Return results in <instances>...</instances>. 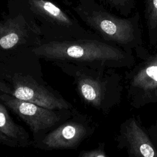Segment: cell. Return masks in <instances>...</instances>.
Returning a JSON list of instances; mask_svg holds the SVG:
<instances>
[{
	"instance_id": "obj_8",
	"label": "cell",
	"mask_w": 157,
	"mask_h": 157,
	"mask_svg": "<svg viewBox=\"0 0 157 157\" xmlns=\"http://www.w3.org/2000/svg\"><path fill=\"white\" fill-rule=\"evenodd\" d=\"M0 132L13 144L15 147H27L31 143L28 133L22 126L13 120L6 105L1 101Z\"/></svg>"
},
{
	"instance_id": "obj_4",
	"label": "cell",
	"mask_w": 157,
	"mask_h": 157,
	"mask_svg": "<svg viewBox=\"0 0 157 157\" xmlns=\"http://www.w3.org/2000/svg\"><path fill=\"white\" fill-rule=\"evenodd\" d=\"M0 101L20 118L34 136L50 129L66 115L61 112L66 110L50 109L7 94H0Z\"/></svg>"
},
{
	"instance_id": "obj_5",
	"label": "cell",
	"mask_w": 157,
	"mask_h": 157,
	"mask_svg": "<svg viewBox=\"0 0 157 157\" xmlns=\"http://www.w3.org/2000/svg\"><path fill=\"white\" fill-rule=\"evenodd\" d=\"M89 131L86 124L78 120H70L48 132L37 145L45 150L75 149Z\"/></svg>"
},
{
	"instance_id": "obj_9",
	"label": "cell",
	"mask_w": 157,
	"mask_h": 157,
	"mask_svg": "<svg viewBox=\"0 0 157 157\" xmlns=\"http://www.w3.org/2000/svg\"><path fill=\"white\" fill-rule=\"evenodd\" d=\"M144 18L151 48L157 45V0H144Z\"/></svg>"
},
{
	"instance_id": "obj_13",
	"label": "cell",
	"mask_w": 157,
	"mask_h": 157,
	"mask_svg": "<svg viewBox=\"0 0 157 157\" xmlns=\"http://www.w3.org/2000/svg\"><path fill=\"white\" fill-rule=\"evenodd\" d=\"M79 157H106V156L102 150H93L83 151Z\"/></svg>"
},
{
	"instance_id": "obj_3",
	"label": "cell",
	"mask_w": 157,
	"mask_h": 157,
	"mask_svg": "<svg viewBox=\"0 0 157 157\" xmlns=\"http://www.w3.org/2000/svg\"><path fill=\"white\" fill-rule=\"evenodd\" d=\"M0 94L36 104L53 110H71L72 105L56 91L47 85L42 75L37 73L0 71Z\"/></svg>"
},
{
	"instance_id": "obj_12",
	"label": "cell",
	"mask_w": 157,
	"mask_h": 157,
	"mask_svg": "<svg viewBox=\"0 0 157 157\" xmlns=\"http://www.w3.org/2000/svg\"><path fill=\"white\" fill-rule=\"evenodd\" d=\"M20 40L19 35L13 32H9L0 37V48L10 49L16 45Z\"/></svg>"
},
{
	"instance_id": "obj_11",
	"label": "cell",
	"mask_w": 157,
	"mask_h": 157,
	"mask_svg": "<svg viewBox=\"0 0 157 157\" xmlns=\"http://www.w3.org/2000/svg\"><path fill=\"white\" fill-rule=\"evenodd\" d=\"M117 12L128 17L136 6V0H104Z\"/></svg>"
},
{
	"instance_id": "obj_7",
	"label": "cell",
	"mask_w": 157,
	"mask_h": 157,
	"mask_svg": "<svg viewBox=\"0 0 157 157\" xmlns=\"http://www.w3.org/2000/svg\"><path fill=\"white\" fill-rule=\"evenodd\" d=\"M125 134L130 149L137 157H157V151L134 120L126 126Z\"/></svg>"
},
{
	"instance_id": "obj_1",
	"label": "cell",
	"mask_w": 157,
	"mask_h": 157,
	"mask_svg": "<svg viewBox=\"0 0 157 157\" xmlns=\"http://www.w3.org/2000/svg\"><path fill=\"white\" fill-rule=\"evenodd\" d=\"M33 52L51 59L96 62L112 66H128L134 63L132 54L102 39L52 41L36 47Z\"/></svg>"
},
{
	"instance_id": "obj_6",
	"label": "cell",
	"mask_w": 157,
	"mask_h": 157,
	"mask_svg": "<svg viewBox=\"0 0 157 157\" xmlns=\"http://www.w3.org/2000/svg\"><path fill=\"white\" fill-rule=\"evenodd\" d=\"M74 78L77 89L81 98L87 103L94 105H101L103 99V90L101 82L82 71L71 73Z\"/></svg>"
},
{
	"instance_id": "obj_10",
	"label": "cell",
	"mask_w": 157,
	"mask_h": 157,
	"mask_svg": "<svg viewBox=\"0 0 157 157\" xmlns=\"http://www.w3.org/2000/svg\"><path fill=\"white\" fill-rule=\"evenodd\" d=\"M33 6L44 15L64 25H71V21L63 11L53 3L44 0H32Z\"/></svg>"
},
{
	"instance_id": "obj_2",
	"label": "cell",
	"mask_w": 157,
	"mask_h": 157,
	"mask_svg": "<svg viewBox=\"0 0 157 157\" xmlns=\"http://www.w3.org/2000/svg\"><path fill=\"white\" fill-rule=\"evenodd\" d=\"M85 19L104 40L131 54L134 50L142 58L148 54L144 46L139 12L130 17H120L93 3L85 12Z\"/></svg>"
}]
</instances>
